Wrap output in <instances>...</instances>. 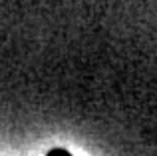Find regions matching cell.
<instances>
[{
  "instance_id": "6da1fadb",
  "label": "cell",
  "mask_w": 157,
  "mask_h": 156,
  "mask_svg": "<svg viewBox=\"0 0 157 156\" xmlns=\"http://www.w3.org/2000/svg\"><path fill=\"white\" fill-rule=\"evenodd\" d=\"M46 156H72V152H68L66 148H52V150H48Z\"/></svg>"
}]
</instances>
